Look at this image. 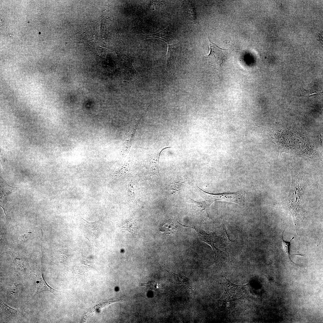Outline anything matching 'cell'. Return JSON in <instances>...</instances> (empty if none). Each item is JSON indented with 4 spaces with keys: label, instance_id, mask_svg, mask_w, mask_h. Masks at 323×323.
<instances>
[{
    "label": "cell",
    "instance_id": "obj_14",
    "mask_svg": "<svg viewBox=\"0 0 323 323\" xmlns=\"http://www.w3.org/2000/svg\"><path fill=\"white\" fill-rule=\"evenodd\" d=\"M185 9L187 16L192 21L199 25L195 8L193 3L190 1H186Z\"/></svg>",
    "mask_w": 323,
    "mask_h": 323
},
{
    "label": "cell",
    "instance_id": "obj_1",
    "mask_svg": "<svg viewBox=\"0 0 323 323\" xmlns=\"http://www.w3.org/2000/svg\"><path fill=\"white\" fill-rule=\"evenodd\" d=\"M292 184L288 197L285 200L277 204L284 210L289 211L293 218L295 229L297 232L305 220L306 210L303 196V190L301 185L300 176L298 173L292 172Z\"/></svg>",
    "mask_w": 323,
    "mask_h": 323
},
{
    "label": "cell",
    "instance_id": "obj_7",
    "mask_svg": "<svg viewBox=\"0 0 323 323\" xmlns=\"http://www.w3.org/2000/svg\"><path fill=\"white\" fill-rule=\"evenodd\" d=\"M150 38H155L162 39L165 41L167 45L172 44L171 42L173 41L172 36L168 27L156 33L148 35H143L141 36V39H143Z\"/></svg>",
    "mask_w": 323,
    "mask_h": 323
},
{
    "label": "cell",
    "instance_id": "obj_4",
    "mask_svg": "<svg viewBox=\"0 0 323 323\" xmlns=\"http://www.w3.org/2000/svg\"><path fill=\"white\" fill-rule=\"evenodd\" d=\"M220 284L224 286L225 289V292L221 299L228 300L241 297L246 286L234 284L224 276L223 277Z\"/></svg>",
    "mask_w": 323,
    "mask_h": 323
},
{
    "label": "cell",
    "instance_id": "obj_3",
    "mask_svg": "<svg viewBox=\"0 0 323 323\" xmlns=\"http://www.w3.org/2000/svg\"><path fill=\"white\" fill-rule=\"evenodd\" d=\"M195 191L205 200V202L203 203L208 208L212 203L218 200L236 203L241 206H244L245 205L246 195L245 190L214 194L204 191L199 188L196 184L195 185Z\"/></svg>",
    "mask_w": 323,
    "mask_h": 323
},
{
    "label": "cell",
    "instance_id": "obj_5",
    "mask_svg": "<svg viewBox=\"0 0 323 323\" xmlns=\"http://www.w3.org/2000/svg\"><path fill=\"white\" fill-rule=\"evenodd\" d=\"M203 30H204L203 29ZM204 31L207 36L209 40L210 52L208 55L204 56L203 58L207 59L213 60L214 61L220 60L221 59L223 60L224 59L223 58V57H224V54L229 50L230 47L226 49L219 47L212 42L204 30Z\"/></svg>",
    "mask_w": 323,
    "mask_h": 323
},
{
    "label": "cell",
    "instance_id": "obj_17",
    "mask_svg": "<svg viewBox=\"0 0 323 323\" xmlns=\"http://www.w3.org/2000/svg\"><path fill=\"white\" fill-rule=\"evenodd\" d=\"M302 92L300 94V96H306L313 94L322 93V92L318 90L310 89L307 90L304 89H301Z\"/></svg>",
    "mask_w": 323,
    "mask_h": 323
},
{
    "label": "cell",
    "instance_id": "obj_12",
    "mask_svg": "<svg viewBox=\"0 0 323 323\" xmlns=\"http://www.w3.org/2000/svg\"><path fill=\"white\" fill-rule=\"evenodd\" d=\"M121 65L123 68L124 73H127L126 75L135 74L136 75L137 73L134 70L132 65V60L129 55L124 53L121 55Z\"/></svg>",
    "mask_w": 323,
    "mask_h": 323
},
{
    "label": "cell",
    "instance_id": "obj_11",
    "mask_svg": "<svg viewBox=\"0 0 323 323\" xmlns=\"http://www.w3.org/2000/svg\"><path fill=\"white\" fill-rule=\"evenodd\" d=\"M81 218L83 220V227L86 232L93 238L96 237L99 231L100 221L99 220L95 222H91L87 221L82 217Z\"/></svg>",
    "mask_w": 323,
    "mask_h": 323
},
{
    "label": "cell",
    "instance_id": "obj_2",
    "mask_svg": "<svg viewBox=\"0 0 323 323\" xmlns=\"http://www.w3.org/2000/svg\"><path fill=\"white\" fill-rule=\"evenodd\" d=\"M183 227H187L194 229L200 239L209 245L212 248L215 255L214 259L222 255L223 251L226 252L227 246L232 241L229 239L225 228L223 229L222 234L212 232L207 233L197 226H189L182 225Z\"/></svg>",
    "mask_w": 323,
    "mask_h": 323
},
{
    "label": "cell",
    "instance_id": "obj_16",
    "mask_svg": "<svg viewBox=\"0 0 323 323\" xmlns=\"http://www.w3.org/2000/svg\"><path fill=\"white\" fill-rule=\"evenodd\" d=\"M37 232L28 231L22 233L20 236L19 240L21 243L29 239H31L35 237H37Z\"/></svg>",
    "mask_w": 323,
    "mask_h": 323
},
{
    "label": "cell",
    "instance_id": "obj_18",
    "mask_svg": "<svg viewBox=\"0 0 323 323\" xmlns=\"http://www.w3.org/2000/svg\"><path fill=\"white\" fill-rule=\"evenodd\" d=\"M166 3L165 1H151L150 4V8L152 9L153 10L155 8H157L158 7H159L161 6L162 5L165 3Z\"/></svg>",
    "mask_w": 323,
    "mask_h": 323
},
{
    "label": "cell",
    "instance_id": "obj_15",
    "mask_svg": "<svg viewBox=\"0 0 323 323\" xmlns=\"http://www.w3.org/2000/svg\"><path fill=\"white\" fill-rule=\"evenodd\" d=\"M1 308L7 314L13 318H15L17 315V313L16 310L7 306L0 300Z\"/></svg>",
    "mask_w": 323,
    "mask_h": 323
},
{
    "label": "cell",
    "instance_id": "obj_9",
    "mask_svg": "<svg viewBox=\"0 0 323 323\" xmlns=\"http://www.w3.org/2000/svg\"><path fill=\"white\" fill-rule=\"evenodd\" d=\"M17 187H12L8 184L1 177H0V205L5 211L3 202L6 197L10 194L16 191Z\"/></svg>",
    "mask_w": 323,
    "mask_h": 323
},
{
    "label": "cell",
    "instance_id": "obj_10",
    "mask_svg": "<svg viewBox=\"0 0 323 323\" xmlns=\"http://www.w3.org/2000/svg\"><path fill=\"white\" fill-rule=\"evenodd\" d=\"M170 273L175 284L184 288L191 290L193 289L189 279L183 275L173 271Z\"/></svg>",
    "mask_w": 323,
    "mask_h": 323
},
{
    "label": "cell",
    "instance_id": "obj_13",
    "mask_svg": "<svg viewBox=\"0 0 323 323\" xmlns=\"http://www.w3.org/2000/svg\"><path fill=\"white\" fill-rule=\"evenodd\" d=\"M182 226L181 223H177L171 221L165 222L162 224L160 227V231L167 234H170L177 231L180 227Z\"/></svg>",
    "mask_w": 323,
    "mask_h": 323
},
{
    "label": "cell",
    "instance_id": "obj_6",
    "mask_svg": "<svg viewBox=\"0 0 323 323\" xmlns=\"http://www.w3.org/2000/svg\"><path fill=\"white\" fill-rule=\"evenodd\" d=\"M41 269L42 271L40 274H34L36 276L37 280L36 289L30 300L36 295L43 291L49 292L54 295H55V293H56V292L57 291L56 290L48 286L43 276L42 265Z\"/></svg>",
    "mask_w": 323,
    "mask_h": 323
},
{
    "label": "cell",
    "instance_id": "obj_8",
    "mask_svg": "<svg viewBox=\"0 0 323 323\" xmlns=\"http://www.w3.org/2000/svg\"><path fill=\"white\" fill-rule=\"evenodd\" d=\"M284 232V230L283 232L281 240L278 243V249L283 255L287 256L290 261L294 264H296V263L291 260L290 257V255H292L299 256H304L307 255L301 254H292L290 253V247L291 242L294 239V237H292L290 241H285L283 238V235Z\"/></svg>",
    "mask_w": 323,
    "mask_h": 323
}]
</instances>
